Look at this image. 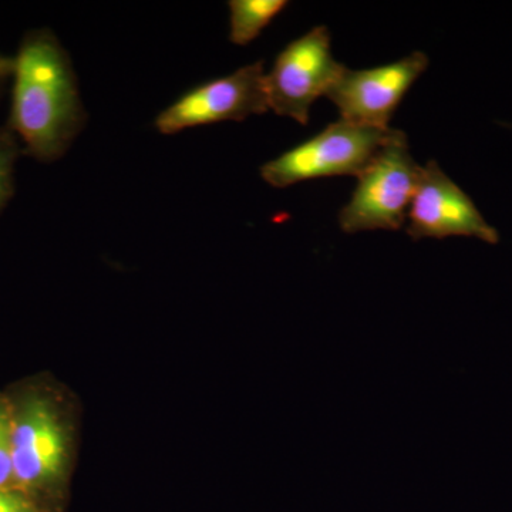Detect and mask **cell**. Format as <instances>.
I'll return each mask as SVG.
<instances>
[{
  "label": "cell",
  "mask_w": 512,
  "mask_h": 512,
  "mask_svg": "<svg viewBox=\"0 0 512 512\" xmlns=\"http://www.w3.org/2000/svg\"><path fill=\"white\" fill-rule=\"evenodd\" d=\"M9 127L40 161L66 154L86 123L69 53L49 29L26 33L13 56Z\"/></svg>",
  "instance_id": "cell-1"
},
{
  "label": "cell",
  "mask_w": 512,
  "mask_h": 512,
  "mask_svg": "<svg viewBox=\"0 0 512 512\" xmlns=\"http://www.w3.org/2000/svg\"><path fill=\"white\" fill-rule=\"evenodd\" d=\"M6 393L16 490L45 510L60 512L74 456L73 416L66 396L42 377L15 384Z\"/></svg>",
  "instance_id": "cell-2"
},
{
  "label": "cell",
  "mask_w": 512,
  "mask_h": 512,
  "mask_svg": "<svg viewBox=\"0 0 512 512\" xmlns=\"http://www.w3.org/2000/svg\"><path fill=\"white\" fill-rule=\"evenodd\" d=\"M397 130L362 126L342 120L261 167L265 183L291 187L318 178L359 175Z\"/></svg>",
  "instance_id": "cell-3"
},
{
  "label": "cell",
  "mask_w": 512,
  "mask_h": 512,
  "mask_svg": "<svg viewBox=\"0 0 512 512\" xmlns=\"http://www.w3.org/2000/svg\"><path fill=\"white\" fill-rule=\"evenodd\" d=\"M421 165L410 154L406 134L397 130L357 175L356 190L339 214L348 234L370 229H399L416 192Z\"/></svg>",
  "instance_id": "cell-4"
},
{
  "label": "cell",
  "mask_w": 512,
  "mask_h": 512,
  "mask_svg": "<svg viewBox=\"0 0 512 512\" xmlns=\"http://www.w3.org/2000/svg\"><path fill=\"white\" fill-rule=\"evenodd\" d=\"M345 70L332 55L328 28H313L289 43L265 74L269 110L306 126L312 104L326 97Z\"/></svg>",
  "instance_id": "cell-5"
},
{
  "label": "cell",
  "mask_w": 512,
  "mask_h": 512,
  "mask_svg": "<svg viewBox=\"0 0 512 512\" xmlns=\"http://www.w3.org/2000/svg\"><path fill=\"white\" fill-rule=\"evenodd\" d=\"M265 74L264 62H255L194 87L158 114L154 123L158 133L173 136L187 128L242 121L266 113Z\"/></svg>",
  "instance_id": "cell-6"
},
{
  "label": "cell",
  "mask_w": 512,
  "mask_h": 512,
  "mask_svg": "<svg viewBox=\"0 0 512 512\" xmlns=\"http://www.w3.org/2000/svg\"><path fill=\"white\" fill-rule=\"evenodd\" d=\"M427 67L429 57L414 52L399 62L375 69H346L326 97L338 107L342 120L390 128L394 111Z\"/></svg>",
  "instance_id": "cell-7"
},
{
  "label": "cell",
  "mask_w": 512,
  "mask_h": 512,
  "mask_svg": "<svg viewBox=\"0 0 512 512\" xmlns=\"http://www.w3.org/2000/svg\"><path fill=\"white\" fill-rule=\"evenodd\" d=\"M407 234L413 239L476 237L490 244L500 241L474 201L436 161L421 167L416 192L407 211Z\"/></svg>",
  "instance_id": "cell-8"
},
{
  "label": "cell",
  "mask_w": 512,
  "mask_h": 512,
  "mask_svg": "<svg viewBox=\"0 0 512 512\" xmlns=\"http://www.w3.org/2000/svg\"><path fill=\"white\" fill-rule=\"evenodd\" d=\"M288 5L286 0H231L229 40L234 45H249Z\"/></svg>",
  "instance_id": "cell-9"
},
{
  "label": "cell",
  "mask_w": 512,
  "mask_h": 512,
  "mask_svg": "<svg viewBox=\"0 0 512 512\" xmlns=\"http://www.w3.org/2000/svg\"><path fill=\"white\" fill-rule=\"evenodd\" d=\"M15 488L12 458V412L8 393L0 390V490Z\"/></svg>",
  "instance_id": "cell-10"
},
{
  "label": "cell",
  "mask_w": 512,
  "mask_h": 512,
  "mask_svg": "<svg viewBox=\"0 0 512 512\" xmlns=\"http://www.w3.org/2000/svg\"><path fill=\"white\" fill-rule=\"evenodd\" d=\"M16 157L18 146L12 131H0V210L12 195Z\"/></svg>",
  "instance_id": "cell-11"
},
{
  "label": "cell",
  "mask_w": 512,
  "mask_h": 512,
  "mask_svg": "<svg viewBox=\"0 0 512 512\" xmlns=\"http://www.w3.org/2000/svg\"><path fill=\"white\" fill-rule=\"evenodd\" d=\"M0 512H49L22 491L0 490Z\"/></svg>",
  "instance_id": "cell-12"
},
{
  "label": "cell",
  "mask_w": 512,
  "mask_h": 512,
  "mask_svg": "<svg viewBox=\"0 0 512 512\" xmlns=\"http://www.w3.org/2000/svg\"><path fill=\"white\" fill-rule=\"evenodd\" d=\"M13 73V57L2 55L0 53V90L12 77Z\"/></svg>",
  "instance_id": "cell-13"
}]
</instances>
